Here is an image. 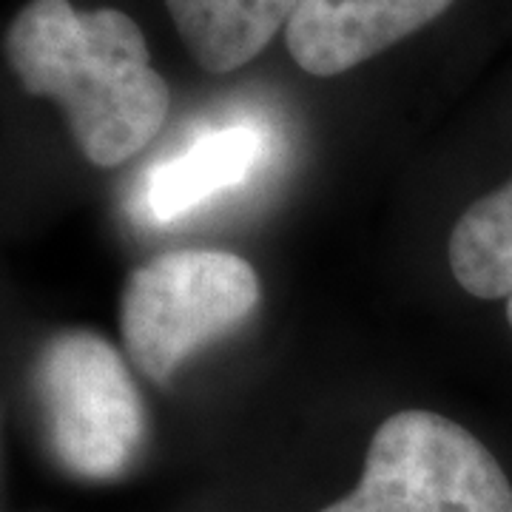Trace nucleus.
<instances>
[{
	"mask_svg": "<svg viewBox=\"0 0 512 512\" xmlns=\"http://www.w3.org/2000/svg\"><path fill=\"white\" fill-rule=\"evenodd\" d=\"M35 390L57 461L83 478H114L146 436L137 384L120 350L92 330L52 336L35 365Z\"/></svg>",
	"mask_w": 512,
	"mask_h": 512,
	"instance_id": "obj_4",
	"label": "nucleus"
},
{
	"mask_svg": "<svg viewBox=\"0 0 512 512\" xmlns=\"http://www.w3.org/2000/svg\"><path fill=\"white\" fill-rule=\"evenodd\" d=\"M6 57L26 92L63 109L77 148L100 168L137 157L171 109L146 37L120 9L29 0L6 29Z\"/></svg>",
	"mask_w": 512,
	"mask_h": 512,
	"instance_id": "obj_1",
	"label": "nucleus"
},
{
	"mask_svg": "<svg viewBox=\"0 0 512 512\" xmlns=\"http://www.w3.org/2000/svg\"><path fill=\"white\" fill-rule=\"evenodd\" d=\"M507 319H510V328H512V296L507 299Z\"/></svg>",
	"mask_w": 512,
	"mask_h": 512,
	"instance_id": "obj_9",
	"label": "nucleus"
},
{
	"mask_svg": "<svg viewBox=\"0 0 512 512\" xmlns=\"http://www.w3.org/2000/svg\"><path fill=\"white\" fill-rule=\"evenodd\" d=\"M262 154L259 131L231 126L202 134L180 157L151 168L146 177V208L157 222L180 220L197 205L239 185Z\"/></svg>",
	"mask_w": 512,
	"mask_h": 512,
	"instance_id": "obj_7",
	"label": "nucleus"
},
{
	"mask_svg": "<svg viewBox=\"0 0 512 512\" xmlns=\"http://www.w3.org/2000/svg\"><path fill=\"white\" fill-rule=\"evenodd\" d=\"M322 512H512V484L470 430L402 410L373 433L353 493Z\"/></svg>",
	"mask_w": 512,
	"mask_h": 512,
	"instance_id": "obj_3",
	"label": "nucleus"
},
{
	"mask_svg": "<svg viewBox=\"0 0 512 512\" xmlns=\"http://www.w3.org/2000/svg\"><path fill=\"white\" fill-rule=\"evenodd\" d=\"M256 305L259 279L242 256L171 251L128 276L120 336L131 365L154 384H168L185 356L239 328Z\"/></svg>",
	"mask_w": 512,
	"mask_h": 512,
	"instance_id": "obj_2",
	"label": "nucleus"
},
{
	"mask_svg": "<svg viewBox=\"0 0 512 512\" xmlns=\"http://www.w3.org/2000/svg\"><path fill=\"white\" fill-rule=\"evenodd\" d=\"M188 55L211 74L251 63L296 15L302 0H165Z\"/></svg>",
	"mask_w": 512,
	"mask_h": 512,
	"instance_id": "obj_6",
	"label": "nucleus"
},
{
	"mask_svg": "<svg viewBox=\"0 0 512 512\" xmlns=\"http://www.w3.org/2000/svg\"><path fill=\"white\" fill-rule=\"evenodd\" d=\"M456 0H302L285 29L302 72L336 77L424 29Z\"/></svg>",
	"mask_w": 512,
	"mask_h": 512,
	"instance_id": "obj_5",
	"label": "nucleus"
},
{
	"mask_svg": "<svg viewBox=\"0 0 512 512\" xmlns=\"http://www.w3.org/2000/svg\"><path fill=\"white\" fill-rule=\"evenodd\" d=\"M447 259L458 285L476 299H510L512 180L461 214L447 242Z\"/></svg>",
	"mask_w": 512,
	"mask_h": 512,
	"instance_id": "obj_8",
	"label": "nucleus"
}]
</instances>
